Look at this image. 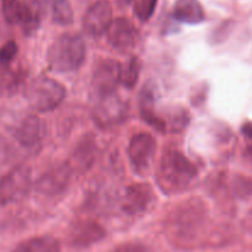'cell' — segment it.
I'll use <instances>...</instances> for the list:
<instances>
[{"label":"cell","instance_id":"obj_7","mask_svg":"<svg viewBox=\"0 0 252 252\" xmlns=\"http://www.w3.org/2000/svg\"><path fill=\"white\" fill-rule=\"evenodd\" d=\"M157 149L154 137L149 133H138L130 139L128 145V158L133 169L142 174L152 165Z\"/></svg>","mask_w":252,"mask_h":252},{"label":"cell","instance_id":"obj_21","mask_svg":"<svg viewBox=\"0 0 252 252\" xmlns=\"http://www.w3.org/2000/svg\"><path fill=\"white\" fill-rule=\"evenodd\" d=\"M140 70H142V63H140L139 58H137V57L129 58L126 62L125 65H122L121 83L127 89H133L139 80Z\"/></svg>","mask_w":252,"mask_h":252},{"label":"cell","instance_id":"obj_12","mask_svg":"<svg viewBox=\"0 0 252 252\" xmlns=\"http://www.w3.org/2000/svg\"><path fill=\"white\" fill-rule=\"evenodd\" d=\"M105 229L93 220H83L74 224L69 233V240L74 248L85 249L105 238Z\"/></svg>","mask_w":252,"mask_h":252},{"label":"cell","instance_id":"obj_14","mask_svg":"<svg viewBox=\"0 0 252 252\" xmlns=\"http://www.w3.org/2000/svg\"><path fill=\"white\" fill-rule=\"evenodd\" d=\"M48 7L49 0H22V17L20 25L27 36L36 33Z\"/></svg>","mask_w":252,"mask_h":252},{"label":"cell","instance_id":"obj_28","mask_svg":"<svg viewBox=\"0 0 252 252\" xmlns=\"http://www.w3.org/2000/svg\"><path fill=\"white\" fill-rule=\"evenodd\" d=\"M241 132L245 135L246 138H250L252 139V122H248L241 127Z\"/></svg>","mask_w":252,"mask_h":252},{"label":"cell","instance_id":"obj_30","mask_svg":"<svg viewBox=\"0 0 252 252\" xmlns=\"http://www.w3.org/2000/svg\"><path fill=\"white\" fill-rule=\"evenodd\" d=\"M81 1H88V0H81Z\"/></svg>","mask_w":252,"mask_h":252},{"label":"cell","instance_id":"obj_19","mask_svg":"<svg viewBox=\"0 0 252 252\" xmlns=\"http://www.w3.org/2000/svg\"><path fill=\"white\" fill-rule=\"evenodd\" d=\"M162 121L166 127V132L180 133L189 126V115L186 110L181 107H175L167 111L162 117Z\"/></svg>","mask_w":252,"mask_h":252},{"label":"cell","instance_id":"obj_24","mask_svg":"<svg viewBox=\"0 0 252 252\" xmlns=\"http://www.w3.org/2000/svg\"><path fill=\"white\" fill-rule=\"evenodd\" d=\"M17 51H19V48H17V44L14 41L6 42L0 48V64L7 65V64L11 63L15 57H16Z\"/></svg>","mask_w":252,"mask_h":252},{"label":"cell","instance_id":"obj_11","mask_svg":"<svg viewBox=\"0 0 252 252\" xmlns=\"http://www.w3.org/2000/svg\"><path fill=\"white\" fill-rule=\"evenodd\" d=\"M108 43L116 49L126 51L132 48L138 39V30L130 20L126 17L115 19L107 30Z\"/></svg>","mask_w":252,"mask_h":252},{"label":"cell","instance_id":"obj_5","mask_svg":"<svg viewBox=\"0 0 252 252\" xmlns=\"http://www.w3.org/2000/svg\"><path fill=\"white\" fill-rule=\"evenodd\" d=\"M127 103L116 94L98 97L94 107L93 118L101 128H110L122 123L127 117Z\"/></svg>","mask_w":252,"mask_h":252},{"label":"cell","instance_id":"obj_3","mask_svg":"<svg viewBox=\"0 0 252 252\" xmlns=\"http://www.w3.org/2000/svg\"><path fill=\"white\" fill-rule=\"evenodd\" d=\"M66 91L61 83L51 78H37L27 90L29 103L38 112H48L61 106Z\"/></svg>","mask_w":252,"mask_h":252},{"label":"cell","instance_id":"obj_23","mask_svg":"<svg viewBox=\"0 0 252 252\" xmlns=\"http://www.w3.org/2000/svg\"><path fill=\"white\" fill-rule=\"evenodd\" d=\"M158 0H133V12L139 21L145 22L153 16Z\"/></svg>","mask_w":252,"mask_h":252},{"label":"cell","instance_id":"obj_20","mask_svg":"<svg viewBox=\"0 0 252 252\" xmlns=\"http://www.w3.org/2000/svg\"><path fill=\"white\" fill-rule=\"evenodd\" d=\"M49 9L56 24L68 26L73 22V9L68 0H49Z\"/></svg>","mask_w":252,"mask_h":252},{"label":"cell","instance_id":"obj_1","mask_svg":"<svg viewBox=\"0 0 252 252\" xmlns=\"http://www.w3.org/2000/svg\"><path fill=\"white\" fill-rule=\"evenodd\" d=\"M197 175L196 165L179 150H167L160 160L158 184L165 193H177L189 187Z\"/></svg>","mask_w":252,"mask_h":252},{"label":"cell","instance_id":"obj_18","mask_svg":"<svg viewBox=\"0 0 252 252\" xmlns=\"http://www.w3.org/2000/svg\"><path fill=\"white\" fill-rule=\"evenodd\" d=\"M12 252H61V245L52 236H37L19 244Z\"/></svg>","mask_w":252,"mask_h":252},{"label":"cell","instance_id":"obj_9","mask_svg":"<svg viewBox=\"0 0 252 252\" xmlns=\"http://www.w3.org/2000/svg\"><path fill=\"white\" fill-rule=\"evenodd\" d=\"M154 201V192L147 184H133L125 189L121 207L128 216H140L145 213Z\"/></svg>","mask_w":252,"mask_h":252},{"label":"cell","instance_id":"obj_15","mask_svg":"<svg viewBox=\"0 0 252 252\" xmlns=\"http://www.w3.org/2000/svg\"><path fill=\"white\" fill-rule=\"evenodd\" d=\"M96 157V143L91 135H85L76 145L70 161L68 162L71 170L86 171L93 165Z\"/></svg>","mask_w":252,"mask_h":252},{"label":"cell","instance_id":"obj_4","mask_svg":"<svg viewBox=\"0 0 252 252\" xmlns=\"http://www.w3.org/2000/svg\"><path fill=\"white\" fill-rule=\"evenodd\" d=\"M31 186V170L25 165L14 167L0 179V204L15 203L24 198Z\"/></svg>","mask_w":252,"mask_h":252},{"label":"cell","instance_id":"obj_8","mask_svg":"<svg viewBox=\"0 0 252 252\" xmlns=\"http://www.w3.org/2000/svg\"><path fill=\"white\" fill-rule=\"evenodd\" d=\"M112 6L107 0H97L88 10L83 19V29L89 36L100 37L112 24Z\"/></svg>","mask_w":252,"mask_h":252},{"label":"cell","instance_id":"obj_13","mask_svg":"<svg viewBox=\"0 0 252 252\" xmlns=\"http://www.w3.org/2000/svg\"><path fill=\"white\" fill-rule=\"evenodd\" d=\"M14 135L21 147L33 149L41 145L44 135V126L36 116H26L15 128Z\"/></svg>","mask_w":252,"mask_h":252},{"label":"cell","instance_id":"obj_16","mask_svg":"<svg viewBox=\"0 0 252 252\" xmlns=\"http://www.w3.org/2000/svg\"><path fill=\"white\" fill-rule=\"evenodd\" d=\"M172 16L180 22L196 25L204 21L206 15L199 0H176Z\"/></svg>","mask_w":252,"mask_h":252},{"label":"cell","instance_id":"obj_27","mask_svg":"<svg viewBox=\"0 0 252 252\" xmlns=\"http://www.w3.org/2000/svg\"><path fill=\"white\" fill-rule=\"evenodd\" d=\"M113 252H149L145 246L140 245V244H125V245L118 246L115 249Z\"/></svg>","mask_w":252,"mask_h":252},{"label":"cell","instance_id":"obj_29","mask_svg":"<svg viewBox=\"0 0 252 252\" xmlns=\"http://www.w3.org/2000/svg\"><path fill=\"white\" fill-rule=\"evenodd\" d=\"M245 157L248 158V159H250L252 161V144L249 145L248 148H246V152H245Z\"/></svg>","mask_w":252,"mask_h":252},{"label":"cell","instance_id":"obj_25","mask_svg":"<svg viewBox=\"0 0 252 252\" xmlns=\"http://www.w3.org/2000/svg\"><path fill=\"white\" fill-rule=\"evenodd\" d=\"M17 85V75L15 73H6L5 75H2L1 83H0V86H1L2 91L5 93H11L12 90H15V86Z\"/></svg>","mask_w":252,"mask_h":252},{"label":"cell","instance_id":"obj_2","mask_svg":"<svg viewBox=\"0 0 252 252\" xmlns=\"http://www.w3.org/2000/svg\"><path fill=\"white\" fill-rule=\"evenodd\" d=\"M86 57V46L79 34L64 33L49 47L47 61L54 71H74L83 65Z\"/></svg>","mask_w":252,"mask_h":252},{"label":"cell","instance_id":"obj_26","mask_svg":"<svg viewBox=\"0 0 252 252\" xmlns=\"http://www.w3.org/2000/svg\"><path fill=\"white\" fill-rule=\"evenodd\" d=\"M10 157H11V149H10L9 143L6 142V139L0 137V167L4 166L9 161Z\"/></svg>","mask_w":252,"mask_h":252},{"label":"cell","instance_id":"obj_10","mask_svg":"<svg viewBox=\"0 0 252 252\" xmlns=\"http://www.w3.org/2000/svg\"><path fill=\"white\" fill-rule=\"evenodd\" d=\"M73 170L69 164H59L44 172L37 181V191L46 196H57L65 191Z\"/></svg>","mask_w":252,"mask_h":252},{"label":"cell","instance_id":"obj_22","mask_svg":"<svg viewBox=\"0 0 252 252\" xmlns=\"http://www.w3.org/2000/svg\"><path fill=\"white\" fill-rule=\"evenodd\" d=\"M1 11L10 25H20L22 17V0H1Z\"/></svg>","mask_w":252,"mask_h":252},{"label":"cell","instance_id":"obj_17","mask_svg":"<svg viewBox=\"0 0 252 252\" xmlns=\"http://www.w3.org/2000/svg\"><path fill=\"white\" fill-rule=\"evenodd\" d=\"M139 111L140 116H142L144 122H147L148 125L152 126V127L154 128V129H157L158 132H166V127H165V123L164 121H162L161 116L158 115V113L155 112L154 95H153L152 91L147 88L143 89L142 93H140Z\"/></svg>","mask_w":252,"mask_h":252},{"label":"cell","instance_id":"obj_6","mask_svg":"<svg viewBox=\"0 0 252 252\" xmlns=\"http://www.w3.org/2000/svg\"><path fill=\"white\" fill-rule=\"evenodd\" d=\"M122 78V65L113 59H101L93 73V90L97 97L115 94Z\"/></svg>","mask_w":252,"mask_h":252}]
</instances>
